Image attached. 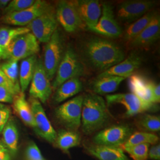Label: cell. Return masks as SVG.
<instances>
[{
    "mask_svg": "<svg viewBox=\"0 0 160 160\" xmlns=\"http://www.w3.org/2000/svg\"><path fill=\"white\" fill-rule=\"evenodd\" d=\"M148 157L152 160H160V145L159 144H155L149 148Z\"/></svg>",
    "mask_w": 160,
    "mask_h": 160,
    "instance_id": "obj_38",
    "label": "cell"
},
{
    "mask_svg": "<svg viewBox=\"0 0 160 160\" xmlns=\"http://www.w3.org/2000/svg\"><path fill=\"white\" fill-rule=\"evenodd\" d=\"M58 24L55 12L52 8L34 19L26 27L32 32L38 42L46 43L57 30Z\"/></svg>",
    "mask_w": 160,
    "mask_h": 160,
    "instance_id": "obj_13",
    "label": "cell"
},
{
    "mask_svg": "<svg viewBox=\"0 0 160 160\" xmlns=\"http://www.w3.org/2000/svg\"><path fill=\"white\" fill-rule=\"evenodd\" d=\"M83 99L82 95L76 96L55 109L56 118L67 130L77 132L81 126Z\"/></svg>",
    "mask_w": 160,
    "mask_h": 160,
    "instance_id": "obj_5",
    "label": "cell"
},
{
    "mask_svg": "<svg viewBox=\"0 0 160 160\" xmlns=\"http://www.w3.org/2000/svg\"><path fill=\"white\" fill-rule=\"evenodd\" d=\"M88 30L109 38H118L123 33L122 28L115 18L112 6L108 3L102 6V15L97 24Z\"/></svg>",
    "mask_w": 160,
    "mask_h": 160,
    "instance_id": "obj_16",
    "label": "cell"
},
{
    "mask_svg": "<svg viewBox=\"0 0 160 160\" xmlns=\"http://www.w3.org/2000/svg\"><path fill=\"white\" fill-rule=\"evenodd\" d=\"M56 18L63 29L68 33H74L78 30L82 25L74 1H59L58 2Z\"/></svg>",
    "mask_w": 160,
    "mask_h": 160,
    "instance_id": "obj_14",
    "label": "cell"
},
{
    "mask_svg": "<svg viewBox=\"0 0 160 160\" xmlns=\"http://www.w3.org/2000/svg\"><path fill=\"white\" fill-rule=\"evenodd\" d=\"M52 8L46 1L36 0L33 6L26 10L4 15L1 18V22L17 27H26L34 19Z\"/></svg>",
    "mask_w": 160,
    "mask_h": 160,
    "instance_id": "obj_9",
    "label": "cell"
},
{
    "mask_svg": "<svg viewBox=\"0 0 160 160\" xmlns=\"http://www.w3.org/2000/svg\"><path fill=\"white\" fill-rule=\"evenodd\" d=\"M0 86H7L12 88H14L18 92H21L20 88L14 85L12 81L6 77V75L4 74V73L2 72V71L1 69H0Z\"/></svg>",
    "mask_w": 160,
    "mask_h": 160,
    "instance_id": "obj_37",
    "label": "cell"
},
{
    "mask_svg": "<svg viewBox=\"0 0 160 160\" xmlns=\"http://www.w3.org/2000/svg\"><path fill=\"white\" fill-rule=\"evenodd\" d=\"M125 78L117 76L97 77L92 84V89L98 96L110 94L116 91Z\"/></svg>",
    "mask_w": 160,
    "mask_h": 160,
    "instance_id": "obj_23",
    "label": "cell"
},
{
    "mask_svg": "<svg viewBox=\"0 0 160 160\" xmlns=\"http://www.w3.org/2000/svg\"><path fill=\"white\" fill-rule=\"evenodd\" d=\"M123 149L134 160H147L148 158L149 144L123 147Z\"/></svg>",
    "mask_w": 160,
    "mask_h": 160,
    "instance_id": "obj_32",
    "label": "cell"
},
{
    "mask_svg": "<svg viewBox=\"0 0 160 160\" xmlns=\"http://www.w3.org/2000/svg\"><path fill=\"white\" fill-rule=\"evenodd\" d=\"M154 5L153 1H125L118 6L117 16L118 19L123 22H134L150 12Z\"/></svg>",
    "mask_w": 160,
    "mask_h": 160,
    "instance_id": "obj_15",
    "label": "cell"
},
{
    "mask_svg": "<svg viewBox=\"0 0 160 160\" xmlns=\"http://www.w3.org/2000/svg\"><path fill=\"white\" fill-rule=\"evenodd\" d=\"M36 0H12L3 10L4 15L21 12L33 6Z\"/></svg>",
    "mask_w": 160,
    "mask_h": 160,
    "instance_id": "obj_33",
    "label": "cell"
},
{
    "mask_svg": "<svg viewBox=\"0 0 160 160\" xmlns=\"http://www.w3.org/2000/svg\"><path fill=\"white\" fill-rule=\"evenodd\" d=\"M159 138L152 133L147 132H137L132 134L123 145V147H129L139 144H152L158 143Z\"/></svg>",
    "mask_w": 160,
    "mask_h": 160,
    "instance_id": "obj_29",
    "label": "cell"
},
{
    "mask_svg": "<svg viewBox=\"0 0 160 160\" xmlns=\"http://www.w3.org/2000/svg\"><path fill=\"white\" fill-rule=\"evenodd\" d=\"M37 60V56L33 55L23 59L21 62L18 71V80L21 92H26L31 82Z\"/></svg>",
    "mask_w": 160,
    "mask_h": 160,
    "instance_id": "obj_24",
    "label": "cell"
},
{
    "mask_svg": "<svg viewBox=\"0 0 160 160\" xmlns=\"http://www.w3.org/2000/svg\"><path fill=\"white\" fill-rule=\"evenodd\" d=\"M63 54V40L57 29L45 45L43 60H42L49 80H52L55 77Z\"/></svg>",
    "mask_w": 160,
    "mask_h": 160,
    "instance_id": "obj_6",
    "label": "cell"
},
{
    "mask_svg": "<svg viewBox=\"0 0 160 160\" xmlns=\"http://www.w3.org/2000/svg\"><path fill=\"white\" fill-rule=\"evenodd\" d=\"M141 63L142 58L133 52L119 63L102 72L98 77L117 76L127 78L133 74L134 71L139 68Z\"/></svg>",
    "mask_w": 160,
    "mask_h": 160,
    "instance_id": "obj_18",
    "label": "cell"
},
{
    "mask_svg": "<svg viewBox=\"0 0 160 160\" xmlns=\"http://www.w3.org/2000/svg\"><path fill=\"white\" fill-rule=\"evenodd\" d=\"M160 17L155 13L148 26L131 42L132 46H148L160 38Z\"/></svg>",
    "mask_w": 160,
    "mask_h": 160,
    "instance_id": "obj_19",
    "label": "cell"
},
{
    "mask_svg": "<svg viewBox=\"0 0 160 160\" xmlns=\"http://www.w3.org/2000/svg\"><path fill=\"white\" fill-rule=\"evenodd\" d=\"M87 150L99 160H131L120 147L94 145L88 147Z\"/></svg>",
    "mask_w": 160,
    "mask_h": 160,
    "instance_id": "obj_20",
    "label": "cell"
},
{
    "mask_svg": "<svg viewBox=\"0 0 160 160\" xmlns=\"http://www.w3.org/2000/svg\"><path fill=\"white\" fill-rule=\"evenodd\" d=\"M2 141L9 151L12 157L17 154L18 142V132L14 120L10 118L2 131Z\"/></svg>",
    "mask_w": 160,
    "mask_h": 160,
    "instance_id": "obj_25",
    "label": "cell"
},
{
    "mask_svg": "<svg viewBox=\"0 0 160 160\" xmlns=\"http://www.w3.org/2000/svg\"><path fill=\"white\" fill-rule=\"evenodd\" d=\"M106 97L108 106L117 104L123 105L126 108L125 116L128 118L157 109L156 104L145 102L131 92L108 94Z\"/></svg>",
    "mask_w": 160,
    "mask_h": 160,
    "instance_id": "obj_8",
    "label": "cell"
},
{
    "mask_svg": "<svg viewBox=\"0 0 160 160\" xmlns=\"http://www.w3.org/2000/svg\"><path fill=\"white\" fill-rule=\"evenodd\" d=\"M12 107L17 116L28 126L34 128L33 116L29 102L26 100L24 92H20L16 95L12 102Z\"/></svg>",
    "mask_w": 160,
    "mask_h": 160,
    "instance_id": "obj_22",
    "label": "cell"
},
{
    "mask_svg": "<svg viewBox=\"0 0 160 160\" xmlns=\"http://www.w3.org/2000/svg\"><path fill=\"white\" fill-rule=\"evenodd\" d=\"M1 59V54H0V60Z\"/></svg>",
    "mask_w": 160,
    "mask_h": 160,
    "instance_id": "obj_41",
    "label": "cell"
},
{
    "mask_svg": "<svg viewBox=\"0 0 160 160\" xmlns=\"http://www.w3.org/2000/svg\"><path fill=\"white\" fill-rule=\"evenodd\" d=\"M29 94L31 98L45 103L52 92V88L42 59H38L34 74L30 82Z\"/></svg>",
    "mask_w": 160,
    "mask_h": 160,
    "instance_id": "obj_10",
    "label": "cell"
},
{
    "mask_svg": "<svg viewBox=\"0 0 160 160\" xmlns=\"http://www.w3.org/2000/svg\"><path fill=\"white\" fill-rule=\"evenodd\" d=\"M40 51L39 42L33 34L29 32L20 35L12 40L2 58L7 61H18L36 55Z\"/></svg>",
    "mask_w": 160,
    "mask_h": 160,
    "instance_id": "obj_4",
    "label": "cell"
},
{
    "mask_svg": "<svg viewBox=\"0 0 160 160\" xmlns=\"http://www.w3.org/2000/svg\"><path fill=\"white\" fill-rule=\"evenodd\" d=\"M30 105L33 116L36 134L49 143H54L57 132L48 119L40 102L35 98L30 99Z\"/></svg>",
    "mask_w": 160,
    "mask_h": 160,
    "instance_id": "obj_11",
    "label": "cell"
},
{
    "mask_svg": "<svg viewBox=\"0 0 160 160\" xmlns=\"http://www.w3.org/2000/svg\"><path fill=\"white\" fill-rule=\"evenodd\" d=\"M11 109L3 103H0V133H1L7 121L10 118Z\"/></svg>",
    "mask_w": 160,
    "mask_h": 160,
    "instance_id": "obj_36",
    "label": "cell"
},
{
    "mask_svg": "<svg viewBox=\"0 0 160 160\" xmlns=\"http://www.w3.org/2000/svg\"><path fill=\"white\" fill-rule=\"evenodd\" d=\"M10 2V1L9 0H0V9L3 10Z\"/></svg>",
    "mask_w": 160,
    "mask_h": 160,
    "instance_id": "obj_40",
    "label": "cell"
},
{
    "mask_svg": "<svg viewBox=\"0 0 160 160\" xmlns=\"http://www.w3.org/2000/svg\"><path fill=\"white\" fill-rule=\"evenodd\" d=\"M75 5L82 23L87 29L94 27L102 15V6L97 0L75 1Z\"/></svg>",
    "mask_w": 160,
    "mask_h": 160,
    "instance_id": "obj_17",
    "label": "cell"
},
{
    "mask_svg": "<svg viewBox=\"0 0 160 160\" xmlns=\"http://www.w3.org/2000/svg\"><path fill=\"white\" fill-rule=\"evenodd\" d=\"M30 32L26 27H1L0 28V54L1 59L7 48L12 40L18 36Z\"/></svg>",
    "mask_w": 160,
    "mask_h": 160,
    "instance_id": "obj_27",
    "label": "cell"
},
{
    "mask_svg": "<svg viewBox=\"0 0 160 160\" xmlns=\"http://www.w3.org/2000/svg\"><path fill=\"white\" fill-rule=\"evenodd\" d=\"M128 86L131 93L143 101L152 104L160 103V84L137 74L129 77Z\"/></svg>",
    "mask_w": 160,
    "mask_h": 160,
    "instance_id": "obj_7",
    "label": "cell"
},
{
    "mask_svg": "<svg viewBox=\"0 0 160 160\" xmlns=\"http://www.w3.org/2000/svg\"><path fill=\"white\" fill-rule=\"evenodd\" d=\"M12 156L2 140H0V160H12Z\"/></svg>",
    "mask_w": 160,
    "mask_h": 160,
    "instance_id": "obj_39",
    "label": "cell"
},
{
    "mask_svg": "<svg viewBox=\"0 0 160 160\" xmlns=\"http://www.w3.org/2000/svg\"><path fill=\"white\" fill-rule=\"evenodd\" d=\"M138 126L145 131L159 132L160 130V117L151 114H145L138 120Z\"/></svg>",
    "mask_w": 160,
    "mask_h": 160,
    "instance_id": "obj_30",
    "label": "cell"
},
{
    "mask_svg": "<svg viewBox=\"0 0 160 160\" xmlns=\"http://www.w3.org/2000/svg\"><path fill=\"white\" fill-rule=\"evenodd\" d=\"M82 89V83L80 78H72L66 81L56 89L53 96L55 103H61L78 94Z\"/></svg>",
    "mask_w": 160,
    "mask_h": 160,
    "instance_id": "obj_21",
    "label": "cell"
},
{
    "mask_svg": "<svg viewBox=\"0 0 160 160\" xmlns=\"http://www.w3.org/2000/svg\"><path fill=\"white\" fill-rule=\"evenodd\" d=\"M20 92L10 87L0 86V103H12L14 96Z\"/></svg>",
    "mask_w": 160,
    "mask_h": 160,
    "instance_id": "obj_35",
    "label": "cell"
},
{
    "mask_svg": "<svg viewBox=\"0 0 160 160\" xmlns=\"http://www.w3.org/2000/svg\"><path fill=\"white\" fill-rule=\"evenodd\" d=\"M82 52L92 67L102 72L119 63L125 58L124 52L113 42L98 37L86 41Z\"/></svg>",
    "mask_w": 160,
    "mask_h": 160,
    "instance_id": "obj_1",
    "label": "cell"
},
{
    "mask_svg": "<svg viewBox=\"0 0 160 160\" xmlns=\"http://www.w3.org/2000/svg\"><path fill=\"white\" fill-rule=\"evenodd\" d=\"M0 69L14 85L20 88L18 80V65L17 61H7L0 65Z\"/></svg>",
    "mask_w": 160,
    "mask_h": 160,
    "instance_id": "obj_31",
    "label": "cell"
},
{
    "mask_svg": "<svg viewBox=\"0 0 160 160\" xmlns=\"http://www.w3.org/2000/svg\"><path fill=\"white\" fill-rule=\"evenodd\" d=\"M80 142L81 137L77 132L61 129L57 133L54 143L58 148L67 151L69 149L78 146Z\"/></svg>",
    "mask_w": 160,
    "mask_h": 160,
    "instance_id": "obj_26",
    "label": "cell"
},
{
    "mask_svg": "<svg viewBox=\"0 0 160 160\" xmlns=\"http://www.w3.org/2000/svg\"><path fill=\"white\" fill-rule=\"evenodd\" d=\"M110 119L105 100L100 96L89 94L84 97L81 124L84 134L91 135L106 125Z\"/></svg>",
    "mask_w": 160,
    "mask_h": 160,
    "instance_id": "obj_2",
    "label": "cell"
},
{
    "mask_svg": "<svg viewBox=\"0 0 160 160\" xmlns=\"http://www.w3.org/2000/svg\"><path fill=\"white\" fill-rule=\"evenodd\" d=\"M25 160H46L33 141H30L25 151Z\"/></svg>",
    "mask_w": 160,
    "mask_h": 160,
    "instance_id": "obj_34",
    "label": "cell"
},
{
    "mask_svg": "<svg viewBox=\"0 0 160 160\" xmlns=\"http://www.w3.org/2000/svg\"><path fill=\"white\" fill-rule=\"evenodd\" d=\"M84 73V67L74 49L69 46L64 52L63 57L59 65L52 88L56 90L66 81L80 77Z\"/></svg>",
    "mask_w": 160,
    "mask_h": 160,
    "instance_id": "obj_3",
    "label": "cell"
},
{
    "mask_svg": "<svg viewBox=\"0 0 160 160\" xmlns=\"http://www.w3.org/2000/svg\"><path fill=\"white\" fill-rule=\"evenodd\" d=\"M155 14V12H148L142 17L132 23L126 29L124 39L126 41L131 42L133 39H135L148 26L154 16Z\"/></svg>",
    "mask_w": 160,
    "mask_h": 160,
    "instance_id": "obj_28",
    "label": "cell"
},
{
    "mask_svg": "<svg viewBox=\"0 0 160 160\" xmlns=\"http://www.w3.org/2000/svg\"><path fill=\"white\" fill-rule=\"evenodd\" d=\"M133 133V129L129 126L114 125L98 132L93 138V142L97 145L120 147L125 143Z\"/></svg>",
    "mask_w": 160,
    "mask_h": 160,
    "instance_id": "obj_12",
    "label": "cell"
}]
</instances>
